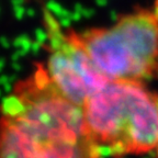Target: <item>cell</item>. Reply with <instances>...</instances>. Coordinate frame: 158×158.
<instances>
[{
	"label": "cell",
	"instance_id": "1",
	"mask_svg": "<svg viewBox=\"0 0 158 158\" xmlns=\"http://www.w3.org/2000/svg\"><path fill=\"white\" fill-rule=\"evenodd\" d=\"M0 116V158H100L84 109L66 98L37 64L17 82Z\"/></svg>",
	"mask_w": 158,
	"mask_h": 158
},
{
	"label": "cell",
	"instance_id": "2",
	"mask_svg": "<svg viewBox=\"0 0 158 158\" xmlns=\"http://www.w3.org/2000/svg\"><path fill=\"white\" fill-rule=\"evenodd\" d=\"M82 109L101 155L158 158V91L144 82L109 80Z\"/></svg>",
	"mask_w": 158,
	"mask_h": 158
},
{
	"label": "cell",
	"instance_id": "3",
	"mask_svg": "<svg viewBox=\"0 0 158 158\" xmlns=\"http://www.w3.org/2000/svg\"><path fill=\"white\" fill-rule=\"evenodd\" d=\"M73 33L109 80L146 84L158 75V0L106 27Z\"/></svg>",
	"mask_w": 158,
	"mask_h": 158
},
{
	"label": "cell",
	"instance_id": "4",
	"mask_svg": "<svg viewBox=\"0 0 158 158\" xmlns=\"http://www.w3.org/2000/svg\"><path fill=\"white\" fill-rule=\"evenodd\" d=\"M44 31L47 52L44 67L49 79L68 100L84 108L109 79L98 70L73 30L63 27L48 10L44 12Z\"/></svg>",
	"mask_w": 158,
	"mask_h": 158
}]
</instances>
